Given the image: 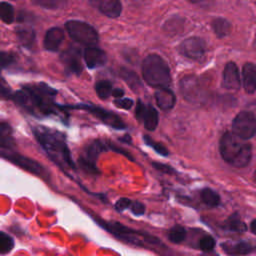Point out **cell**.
I'll use <instances>...</instances> for the list:
<instances>
[{"instance_id": "cell-41", "label": "cell", "mask_w": 256, "mask_h": 256, "mask_svg": "<svg viewBox=\"0 0 256 256\" xmlns=\"http://www.w3.org/2000/svg\"><path fill=\"white\" fill-rule=\"evenodd\" d=\"M190 2L200 6H208L210 2H212V0H190Z\"/></svg>"}, {"instance_id": "cell-27", "label": "cell", "mask_w": 256, "mask_h": 256, "mask_svg": "<svg viewBox=\"0 0 256 256\" xmlns=\"http://www.w3.org/2000/svg\"><path fill=\"white\" fill-rule=\"evenodd\" d=\"M143 141L144 143L151 147L157 154L161 155V156H168L169 155V151L167 150V148L160 142H156L154 139H152L149 135H143Z\"/></svg>"}, {"instance_id": "cell-39", "label": "cell", "mask_w": 256, "mask_h": 256, "mask_svg": "<svg viewBox=\"0 0 256 256\" xmlns=\"http://www.w3.org/2000/svg\"><path fill=\"white\" fill-rule=\"evenodd\" d=\"M0 97L9 99V98H12V94L8 88H6L3 85H0Z\"/></svg>"}, {"instance_id": "cell-1", "label": "cell", "mask_w": 256, "mask_h": 256, "mask_svg": "<svg viewBox=\"0 0 256 256\" xmlns=\"http://www.w3.org/2000/svg\"><path fill=\"white\" fill-rule=\"evenodd\" d=\"M32 131L37 142L54 163L63 170H76L64 133L45 126H35Z\"/></svg>"}, {"instance_id": "cell-33", "label": "cell", "mask_w": 256, "mask_h": 256, "mask_svg": "<svg viewBox=\"0 0 256 256\" xmlns=\"http://www.w3.org/2000/svg\"><path fill=\"white\" fill-rule=\"evenodd\" d=\"M129 210L135 216H142L145 213V205L139 201H133L130 204Z\"/></svg>"}, {"instance_id": "cell-29", "label": "cell", "mask_w": 256, "mask_h": 256, "mask_svg": "<svg viewBox=\"0 0 256 256\" xmlns=\"http://www.w3.org/2000/svg\"><path fill=\"white\" fill-rule=\"evenodd\" d=\"M14 247L13 238L5 232L0 231V254L9 253Z\"/></svg>"}, {"instance_id": "cell-26", "label": "cell", "mask_w": 256, "mask_h": 256, "mask_svg": "<svg viewBox=\"0 0 256 256\" xmlns=\"http://www.w3.org/2000/svg\"><path fill=\"white\" fill-rule=\"evenodd\" d=\"M113 85L110 81L101 80L95 84V91L101 99H107L112 95Z\"/></svg>"}, {"instance_id": "cell-8", "label": "cell", "mask_w": 256, "mask_h": 256, "mask_svg": "<svg viewBox=\"0 0 256 256\" xmlns=\"http://www.w3.org/2000/svg\"><path fill=\"white\" fill-rule=\"evenodd\" d=\"M231 132L238 137L249 140L256 133V117L252 111L239 112L232 121Z\"/></svg>"}, {"instance_id": "cell-15", "label": "cell", "mask_w": 256, "mask_h": 256, "mask_svg": "<svg viewBox=\"0 0 256 256\" xmlns=\"http://www.w3.org/2000/svg\"><path fill=\"white\" fill-rule=\"evenodd\" d=\"M91 5L109 18H116L121 14L120 0H90Z\"/></svg>"}, {"instance_id": "cell-21", "label": "cell", "mask_w": 256, "mask_h": 256, "mask_svg": "<svg viewBox=\"0 0 256 256\" xmlns=\"http://www.w3.org/2000/svg\"><path fill=\"white\" fill-rule=\"evenodd\" d=\"M15 147V140L11 126L6 122L0 123V148L12 149Z\"/></svg>"}, {"instance_id": "cell-43", "label": "cell", "mask_w": 256, "mask_h": 256, "mask_svg": "<svg viewBox=\"0 0 256 256\" xmlns=\"http://www.w3.org/2000/svg\"><path fill=\"white\" fill-rule=\"evenodd\" d=\"M255 224H256V220L253 219V220L251 221V223H250V231H251L253 234H255Z\"/></svg>"}, {"instance_id": "cell-13", "label": "cell", "mask_w": 256, "mask_h": 256, "mask_svg": "<svg viewBox=\"0 0 256 256\" xmlns=\"http://www.w3.org/2000/svg\"><path fill=\"white\" fill-rule=\"evenodd\" d=\"M220 248L229 256H245L254 250L253 244L248 240L224 241L220 244Z\"/></svg>"}, {"instance_id": "cell-24", "label": "cell", "mask_w": 256, "mask_h": 256, "mask_svg": "<svg viewBox=\"0 0 256 256\" xmlns=\"http://www.w3.org/2000/svg\"><path fill=\"white\" fill-rule=\"evenodd\" d=\"M212 28L214 33L219 37L223 38L227 36L230 33L231 30V25L230 23L224 19V18H216L212 21Z\"/></svg>"}, {"instance_id": "cell-12", "label": "cell", "mask_w": 256, "mask_h": 256, "mask_svg": "<svg viewBox=\"0 0 256 256\" xmlns=\"http://www.w3.org/2000/svg\"><path fill=\"white\" fill-rule=\"evenodd\" d=\"M206 51V43L202 38L190 37L179 45V52L186 58L200 60Z\"/></svg>"}, {"instance_id": "cell-23", "label": "cell", "mask_w": 256, "mask_h": 256, "mask_svg": "<svg viewBox=\"0 0 256 256\" xmlns=\"http://www.w3.org/2000/svg\"><path fill=\"white\" fill-rule=\"evenodd\" d=\"M201 201L208 207L214 208L220 204L219 194L209 187H205L200 191Z\"/></svg>"}, {"instance_id": "cell-6", "label": "cell", "mask_w": 256, "mask_h": 256, "mask_svg": "<svg viewBox=\"0 0 256 256\" xmlns=\"http://www.w3.org/2000/svg\"><path fill=\"white\" fill-rule=\"evenodd\" d=\"M109 149L115 150V146H113V144L107 145L104 141L99 139L92 140L83 148V151L78 158V165L86 173L92 175L99 174V170L96 166L97 158L100 153Z\"/></svg>"}, {"instance_id": "cell-18", "label": "cell", "mask_w": 256, "mask_h": 256, "mask_svg": "<svg viewBox=\"0 0 256 256\" xmlns=\"http://www.w3.org/2000/svg\"><path fill=\"white\" fill-rule=\"evenodd\" d=\"M64 39V32L58 27L50 28L44 37V47L48 51H57Z\"/></svg>"}, {"instance_id": "cell-4", "label": "cell", "mask_w": 256, "mask_h": 256, "mask_svg": "<svg viewBox=\"0 0 256 256\" xmlns=\"http://www.w3.org/2000/svg\"><path fill=\"white\" fill-rule=\"evenodd\" d=\"M142 75L145 82L154 88H167L171 84L170 68L157 54H150L143 60Z\"/></svg>"}, {"instance_id": "cell-38", "label": "cell", "mask_w": 256, "mask_h": 256, "mask_svg": "<svg viewBox=\"0 0 256 256\" xmlns=\"http://www.w3.org/2000/svg\"><path fill=\"white\" fill-rule=\"evenodd\" d=\"M123 77L127 81V83H129L131 86H134L133 83H138L137 76H135L131 71H125L123 73Z\"/></svg>"}, {"instance_id": "cell-10", "label": "cell", "mask_w": 256, "mask_h": 256, "mask_svg": "<svg viewBox=\"0 0 256 256\" xmlns=\"http://www.w3.org/2000/svg\"><path fill=\"white\" fill-rule=\"evenodd\" d=\"M180 91L182 96L191 103H199L204 97V91L197 77L187 75L180 81Z\"/></svg>"}, {"instance_id": "cell-5", "label": "cell", "mask_w": 256, "mask_h": 256, "mask_svg": "<svg viewBox=\"0 0 256 256\" xmlns=\"http://www.w3.org/2000/svg\"><path fill=\"white\" fill-rule=\"evenodd\" d=\"M97 222L100 224L103 229L114 235L115 237L119 238L120 240L131 243L138 246H146V245H160L161 241L156 238L154 235H151L146 232L138 231L135 229H132L130 227H127L119 222L116 221H105V220H97Z\"/></svg>"}, {"instance_id": "cell-25", "label": "cell", "mask_w": 256, "mask_h": 256, "mask_svg": "<svg viewBox=\"0 0 256 256\" xmlns=\"http://www.w3.org/2000/svg\"><path fill=\"white\" fill-rule=\"evenodd\" d=\"M186 229L182 225L176 224L170 228L168 231V239L170 242L174 244H180L182 243L186 238Z\"/></svg>"}, {"instance_id": "cell-16", "label": "cell", "mask_w": 256, "mask_h": 256, "mask_svg": "<svg viewBox=\"0 0 256 256\" xmlns=\"http://www.w3.org/2000/svg\"><path fill=\"white\" fill-rule=\"evenodd\" d=\"M61 60L68 71L71 73L79 74L82 71V63L80 58V52L75 48L71 47L61 55Z\"/></svg>"}, {"instance_id": "cell-36", "label": "cell", "mask_w": 256, "mask_h": 256, "mask_svg": "<svg viewBox=\"0 0 256 256\" xmlns=\"http://www.w3.org/2000/svg\"><path fill=\"white\" fill-rule=\"evenodd\" d=\"M114 103L117 107L125 109V110H128L133 106V100L130 98H123V97L116 98Z\"/></svg>"}, {"instance_id": "cell-7", "label": "cell", "mask_w": 256, "mask_h": 256, "mask_svg": "<svg viewBox=\"0 0 256 256\" xmlns=\"http://www.w3.org/2000/svg\"><path fill=\"white\" fill-rule=\"evenodd\" d=\"M65 27L70 37L80 44L86 46H95L98 43L99 36L97 31L94 29V27L86 22L70 20L66 22Z\"/></svg>"}, {"instance_id": "cell-11", "label": "cell", "mask_w": 256, "mask_h": 256, "mask_svg": "<svg viewBox=\"0 0 256 256\" xmlns=\"http://www.w3.org/2000/svg\"><path fill=\"white\" fill-rule=\"evenodd\" d=\"M136 119L148 131H154L159 123V115L157 110L150 104H145L141 101L137 102L135 108Z\"/></svg>"}, {"instance_id": "cell-20", "label": "cell", "mask_w": 256, "mask_h": 256, "mask_svg": "<svg viewBox=\"0 0 256 256\" xmlns=\"http://www.w3.org/2000/svg\"><path fill=\"white\" fill-rule=\"evenodd\" d=\"M243 86L247 93L253 94L256 90V67L253 63L248 62L242 69Z\"/></svg>"}, {"instance_id": "cell-35", "label": "cell", "mask_w": 256, "mask_h": 256, "mask_svg": "<svg viewBox=\"0 0 256 256\" xmlns=\"http://www.w3.org/2000/svg\"><path fill=\"white\" fill-rule=\"evenodd\" d=\"M14 61V56L10 53L0 51V69L3 67H7L12 64Z\"/></svg>"}, {"instance_id": "cell-34", "label": "cell", "mask_w": 256, "mask_h": 256, "mask_svg": "<svg viewBox=\"0 0 256 256\" xmlns=\"http://www.w3.org/2000/svg\"><path fill=\"white\" fill-rule=\"evenodd\" d=\"M131 202H132L131 199L126 198V197H122V198L118 199V200L115 202L114 208H115V210L118 211V212H123V211L129 209Z\"/></svg>"}, {"instance_id": "cell-3", "label": "cell", "mask_w": 256, "mask_h": 256, "mask_svg": "<svg viewBox=\"0 0 256 256\" xmlns=\"http://www.w3.org/2000/svg\"><path fill=\"white\" fill-rule=\"evenodd\" d=\"M219 152L222 159L236 168H244L251 162L253 155L252 144L235 135L231 131L225 132L219 141Z\"/></svg>"}, {"instance_id": "cell-2", "label": "cell", "mask_w": 256, "mask_h": 256, "mask_svg": "<svg viewBox=\"0 0 256 256\" xmlns=\"http://www.w3.org/2000/svg\"><path fill=\"white\" fill-rule=\"evenodd\" d=\"M56 91L45 84H39L31 87H24L22 90L17 91L12 98L19 105L24 107L34 115L48 116L56 113V105L53 98ZM11 98V99H12Z\"/></svg>"}, {"instance_id": "cell-30", "label": "cell", "mask_w": 256, "mask_h": 256, "mask_svg": "<svg viewBox=\"0 0 256 256\" xmlns=\"http://www.w3.org/2000/svg\"><path fill=\"white\" fill-rule=\"evenodd\" d=\"M18 34V38L20 40V42L26 46H29L33 43L34 39H35V33L32 29L29 28H21L17 31Z\"/></svg>"}, {"instance_id": "cell-22", "label": "cell", "mask_w": 256, "mask_h": 256, "mask_svg": "<svg viewBox=\"0 0 256 256\" xmlns=\"http://www.w3.org/2000/svg\"><path fill=\"white\" fill-rule=\"evenodd\" d=\"M225 229L234 232V233H243L245 231H247V225L246 223L241 220L240 216L238 213H234L232 215H230L225 224H224Z\"/></svg>"}, {"instance_id": "cell-17", "label": "cell", "mask_w": 256, "mask_h": 256, "mask_svg": "<svg viewBox=\"0 0 256 256\" xmlns=\"http://www.w3.org/2000/svg\"><path fill=\"white\" fill-rule=\"evenodd\" d=\"M84 59L89 68H98L106 63V53L95 46H87L84 52Z\"/></svg>"}, {"instance_id": "cell-19", "label": "cell", "mask_w": 256, "mask_h": 256, "mask_svg": "<svg viewBox=\"0 0 256 256\" xmlns=\"http://www.w3.org/2000/svg\"><path fill=\"white\" fill-rule=\"evenodd\" d=\"M155 101L157 106L164 111L171 110L175 103L176 97L175 94L167 87V88H159L155 92Z\"/></svg>"}, {"instance_id": "cell-9", "label": "cell", "mask_w": 256, "mask_h": 256, "mask_svg": "<svg viewBox=\"0 0 256 256\" xmlns=\"http://www.w3.org/2000/svg\"><path fill=\"white\" fill-rule=\"evenodd\" d=\"M67 107L86 110L87 112L91 113L96 118H98L105 125L113 128V129H117V130L126 129V124L123 122V120L117 114H115L114 112L108 111L106 109H103L101 107L89 105V104L88 105L87 104H79L76 106H67Z\"/></svg>"}, {"instance_id": "cell-37", "label": "cell", "mask_w": 256, "mask_h": 256, "mask_svg": "<svg viewBox=\"0 0 256 256\" xmlns=\"http://www.w3.org/2000/svg\"><path fill=\"white\" fill-rule=\"evenodd\" d=\"M151 165L157 169L158 171L160 172H163V173H168V174H174L176 171L170 167L169 165H166V164H163V163H158V162H152Z\"/></svg>"}, {"instance_id": "cell-32", "label": "cell", "mask_w": 256, "mask_h": 256, "mask_svg": "<svg viewBox=\"0 0 256 256\" xmlns=\"http://www.w3.org/2000/svg\"><path fill=\"white\" fill-rule=\"evenodd\" d=\"M216 241L215 239L210 235H205L201 237L198 241V247L200 250L204 252H210L215 248Z\"/></svg>"}, {"instance_id": "cell-28", "label": "cell", "mask_w": 256, "mask_h": 256, "mask_svg": "<svg viewBox=\"0 0 256 256\" xmlns=\"http://www.w3.org/2000/svg\"><path fill=\"white\" fill-rule=\"evenodd\" d=\"M0 19L6 24H11L14 21V9L8 2L0 3Z\"/></svg>"}, {"instance_id": "cell-42", "label": "cell", "mask_w": 256, "mask_h": 256, "mask_svg": "<svg viewBox=\"0 0 256 256\" xmlns=\"http://www.w3.org/2000/svg\"><path fill=\"white\" fill-rule=\"evenodd\" d=\"M124 92L122 89H118V88H114L113 92H112V96H114L115 98H121L123 97Z\"/></svg>"}, {"instance_id": "cell-40", "label": "cell", "mask_w": 256, "mask_h": 256, "mask_svg": "<svg viewBox=\"0 0 256 256\" xmlns=\"http://www.w3.org/2000/svg\"><path fill=\"white\" fill-rule=\"evenodd\" d=\"M15 156H16V153H5V152H1L0 151V157L10 161V162H14V159H15Z\"/></svg>"}, {"instance_id": "cell-14", "label": "cell", "mask_w": 256, "mask_h": 256, "mask_svg": "<svg viewBox=\"0 0 256 256\" xmlns=\"http://www.w3.org/2000/svg\"><path fill=\"white\" fill-rule=\"evenodd\" d=\"M241 86L240 74L237 65L234 62H228L222 74V87L226 90L236 91Z\"/></svg>"}, {"instance_id": "cell-31", "label": "cell", "mask_w": 256, "mask_h": 256, "mask_svg": "<svg viewBox=\"0 0 256 256\" xmlns=\"http://www.w3.org/2000/svg\"><path fill=\"white\" fill-rule=\"evenodd\" d=\"M38 5L46 9H62L66 6L67 0H35Z\"/></svg>"}]
</instances>
